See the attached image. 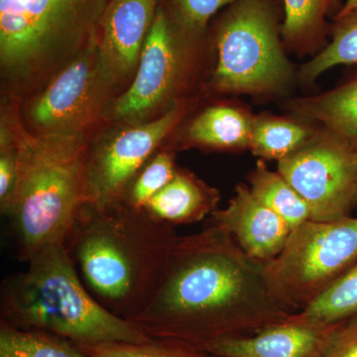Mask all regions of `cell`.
I'll return each mask as SVG.
<instances>
[{
    "instance_id": "12",
    "label": "cell",
    "mask_w": 357,
    "mask_h": 357,
    "mask_svg": "<svg viewBox=\"0 0 357 357\" xmlns=\"http://www.w3.org/2000/svg\"><path fill=\"white\" fill-rule=\"evenodd\" d=\"M159 0H109L98 29L103 67L115 84L136 73Z\"/></svg>"
},
{
    "instance_id": "30",
    "label": "cell",
    "mask_w": 357,
    "mask_h": 357,
    "mask_svg": "<svg viewBox=\"0 0 357 357\" xmlns=\"http://www.w3.org/2000/svg\"><path fill=\"white\" fill-rule=\"evenodd\" d=\"M356 204H357V189H356Z\"/></svg>"
},
{
    "instance_id": "15",
    "label": "cell",
    "mask_w": 357,
    "mask_h": 357,
    "mask_svg": "<svg viewBox=\"0 0 357 357\" xmlns=\"http://www.w3.org/2000/svg\"><path fill=\"white\" fill-rule=\"evenodd\" d=\"M220 191L206 185L185 169H176L175 175L150 199L145 210L160 222L177 227L203 220L218 210Z\"/></svg>"
},
{
    "instance_id": "26",
    "label": "cell",
    "mask_w": 357,
    "mask_h": 357,
    "mask_svg": "<svg viewBox=\"0 0 357 357\" xmlns=\"http://www.w3.org/2000/svg\"><path fill=\"white\" fill-rule=\"evenodd\" d=\"M77 347L91 357H202L185 347L153 344L151 340L142 344L105 342Z\"/></svg>"
},
{
    "instance_id": "29",
    "label": "cell",
    "mask_w": 357,
    "mask_h": 357,
    "mask_svg": "<svg viewBox=\"0 0 357 357\" xmlns=\"http://www.w3.org/2000/svg\"><path fill=\"white\" fill-rule=\"evenodd\" d=\"M357 10V0H347L344 6L340 9V13H337V17L347 15V14L352 13V11Z\"/></svg>"
},
{
    "instance_id": "13",
    "label": "cell",
    "mask_w": 357,
    "mask_h": 357,
    "mask_svg": "<svg viewBox=\"0 0 357 357\" xmlns=\"http://www.w3.org/2000/svg\"><path fill=\"white\" fill-rule=\"evenodd\" d=\"M338 324L314 323L295 312L251 335L220 338L204 349L217 357H319Z\"/></svg>"
},
{
    "instance_id": "10",
    "label": "cell",
    "mask_w": 357,
    "mask_h": 357,
    "mask_svg": "<svg viewBox=\"0 0 357 357\" xmlns=\"http://www.w3.org/2000/svg\"><path fill=\"white\" fill-rule=\"evenodd\" d=\"M278 172L307 202L312 220H337L357 206V151L325 129L278 161Z\"/></svg>"
},
{
    "instance_id": "9",
    "label": "cell",
    "mask_w": 357,
    "mask_h": 357,
    "mask_svg": "<svg viewBox=\"0 0 357 357\" xmlns=\"http://www.w3.org/2000/svg\"><path fill=\"white\" fill-rule=\"evenodd\" d=\"M114 84L103 67L96 36L28 105L33 133L86 134L105 110Z\"/></svg>"
},
{
    "instance_id": "24",
    "label": "cell",
    "mask_w": 357,
    "mask_h": 357,
    "mask_svg": "<svg viewBox=\"0 0 357 357\" xmlns=\"http://www.w3.org/2000/svg\"><path fill=\"white\" fill-rule=\"evenodd\" d=\"M176 169L173 152H157L131 180L121 203L135 211H144L150 199L172 180Z\"/></svg>"
},
{
    "instance_id": "4",
    "label": "cell",
    "mask_w": 357,
    "mask_h": 357,
    "mask_svg": "<svg viewBox=\"0 0 357 357\" xmlns=\"http://www.w3.org/2000/svg\"><path fill=\"white\" fill-rule=\"evenodd\" d=\"M24 271L4 279L0 307L6 325L39 331L77 345L151 340L139 326L107 311L79 279L64 244L35 253Z\"/></svg>"
},
{
    "instance_id": "28",
    "label": "cell",
    "mask_w": 357,
    "mask_h": 357,
    "mask_svg": "<svg viewBox=\"0 0 357 357\" xmlns=\"http://www.w3.org/2000/svg\"><path fill=\"white\" fill-rule=\"evenodd\" d=\"M319 357H357V314L338 324Z\"/></svg>"
},
{
    "instance_id": "8",
    "label": "cell",
    "mask_w": 357,
    "mask_h": 357,
    "mask_svg": "<svg viewBox=\"0 0 357 357\" xmlns=\"http://www.w3.org/2000/svg\"><path fill=\"white\" fill-rule=\"evenodd\" d=\"M192 42L159 6L132 84L112 103L110 119L128 126L142 123L177 105L173 102L187 74Z\"/></svg>"
},
{
    "instance_id": "23",
    "label": "cell",
    "mask_w": 357,
    "mask_h": 357,
    "mask_svg": "<svg viewBox=\"0 0 357 357\" xmlns=\"http://www.w3.org/2000/svg\"><path fill=\"white\" fill-rule=\"evenodd\" d=\"M335 20L331 43L301 70V79L306 83L335 66L357 63V10Z\"/></svg>"
},
{
    "instance_id": "14",
    "label": "cell",
    "mask_w": 357,
    "mask_h": 357,
    "mask_svg": "<svg viewBox=\"0 0 357 357\" xmlns=\"http://www.w3.org/2000/svg\"><path fill=\"white\" fill-rule=\"evenodd\" d=\"M210 220L227 231L249 257L265 264L280 255L292 231L245 184L236 185L227 208L213 211Z\"/></svg>"
},
{
    "instance_id": "7",
    "label": "cell",
    "mask_w": 357,
    "mask_h": 357,
    "mask_svg": "<svg viewBox=\"0 0 357 357\" xmlns=\"http://www.w3.org/2000/svg\"><path fill=\"white\" fill-rule=\"evenodd\" d=\"M356 263L357 218L309 220L291 231L280 255L265 265V273L277 299L298 312Z\"/></svg>"
},
{
    "instance_id": "1",
    "label": "cell",
    "mask_w": 357,
    "mask_h": 357,
    "mask_svg": "<svg viewBox=\"0 0 357 357\" xmlns=\"http://www.w3.org/2000/svg\"><path fill=\"white\" fill-rule=\"evenodd\" d=\"M265 263L248 255L211 220L178 236L159 287L134 323L147 335L197 342L251 333L291 314L268 283Z\"/></svg>"
},
{
    "instance_id": "2",
    "label": "cell",
    "mask_w": 357,
    "mask_h": 357,
    "mask_svg": "<svg viewBox=\"0 0 357 357\" xmlns=\"http://www.w3.org/2000/svg\"><path fill=\"white\" fill-rule=\"evenodd\" d=\"M178 237L175 227L146 211L84 204L63 244L91 295L134 323L156 293Z\"/></svg>"
},
{
    "instance_id": "5",
    "label": "cell",
    "mask_w": 357,
    "mask_h": 357,
    "mask_svg": "<svg viewBox=\"0 0 357 357\" xmlns=\"http://www.w3.org/2000/svg\"><path fill=\"white\" fill-rule=\"evenodd\" d=\"M109 0H0V65L11 84L59 70L98 36Z\"/></svg>"
},
{
    "instance_id": "19",
    "label": "cell",
    "mask_w": 357,
    "mask_h": 357,
    "mask_svg": "<svg viewBox=\"0 0 357 357\" xmlns=\"http://www.w3.org/2000/svg\"><path fill=\"white\" fill-rule=\"evenodd\" d=\"M314 133L306 124L275 115H260L253 119L249 150L259 158L280 161Z\"/></svg>"
},
{
    "instance_id": "3",
    "label": "cell",
    "mask_w": 357,
    "mask_h": 357,
    "mask_svg": "<svg viewBox=\"0 0 357 357\" xmlns=\"http://www.w3.org/2000/svg\"><path fill=\"white\" fill-rule=\"evenodd\" d=\"M6 122L17 147L18 175L6 215L20 260L64 243L86 201L89 144L84 134H36L11 112Z\"/></svg>"
},
{
    "instance_id": "6",
    "label": "cell",
    "mask_w": 357,
    "mask_h": 357,
    "mask_svg": "<svg viewBox=\"0 0 357 357\" xmlns=\"http://www.w3.org/2000/svg\"><path fill=\"white\" fill-rule=\"evenodd\" d=\"M281 28L268 0H237L220 18L213 86L223 93L272 95L292 79Z\"/></svg>"
},
{
    "instance_id": "11",
    "label": "cell",
    "mask_w": 357,
    "mask_h": 357,
    "mask_svg": "<svg viewBox=\"0 0 357 357\" xmlns=\"http://www.w3.org/2000/svg\"><path fill=\"white\" fill-rule=\"evenodd\" d=\"M184 112V107L177 103L156 119L128 126L89 146L86 204L103 208L121 203L131 180L156 154Z\"/></svg>"
},
{
    "instance_id": "18",
    "label": "cell",
    "mask_w": 357,
    "mask_h": 357,
    "mask_svg": "<svg viewBox=\"0 0 357 357\" xmlns=\"http://www.w3.org/2000/svg\"><path fill=\"white\" fill-rule=\"evenodd\" d=\"M248 180L253 196L280 215L291 229L311 220V211L304 198L280 173L269 170L263 160H258Z\"/></svg>"
},
{
    "instance_id": "20",
    "label": "cell",
    "mask_w": 357,
    "mask_h": 357,
    "mask_svg": "<svg viewBox=\"0 0 357 357\" xmlns=\"http://www.w3.org/2000/svg\"><path fill=\"white\" fill-rule=\"evenodd\" d=\"M335 0H284L285 20L282 38L289 49L309 52L321 41L326 14Z\"/></svg>"
},
{
    "instance_id": "16",
    "label": "cell",
    "mask_w": 357,
    "mask_h": 357,
    "mask_svg": "<svg viewBox=\"0 0 357 357\" xmlns=\"http://www.w3.org/2000/svg\"><path fill=\"white\" fill-rule=\"evenodd\" d=\"M253 119L237 107L213 105L189 124L185 145L223 151L249 149Z\"/></svg>"
},
{
    "instance_id": "21",
    "label": "cell",
    "mask_w": 357,
    "mask_h": 357,
    "mask_svg": "<svg viewBox=\"0 0 357 357\" xmlns=\"http://www.w3.org/2000/svg\"><path fill=\"white\" fill-rule=\"evenodd\" d=\"M70 340L2 324L0 357H91Z\"/></svg>"
},
{
    "instance_id": "17",
    "label": "cell",
    "mask_w": 357,
    "mask_h": 357,
    "mask_svg": "<svg viewBox=\"0 0 357 357\" xmlns=\"http://www.w3.org/2000/svg\"><path fill=\"white\" fill-rule=\"evenodd\" d=\"M293 109L305 119L319 122L357 151V77L321 95L296 100Z\"/></svg>"
},
{
    "instance_id": "27",
    "label": "cell",
    "mask_w": 357,
    "mask_h": 357,
    "mask_svg": "<svg viewBox=\"0 0 357 357\" xmlns=\"http://www.w3.org/2000/svg\"><path fill=\"white\" fill-rule=\"evenodd\" d=\"M18 175L17 147L10 129L1 119L0 130V206L6 215L13 201Z\"/></svg>"
},
{
    "instance_id": "22",
    "label": "cell",
    "mask_w": 357,
    "mask_h": 357,
    "mask_svg": "<svg viewBox=\"0 0 357 357\" xmlns=\"http://www.w3.org/2000/svg\"><path fill=\"white\" fill-rule=\"evenodd\" d=\"M300 318L333 325L357 314V263L301 312Z\"/></svg>"
},
{
    "instance_id": "25",
    "label": "cell",
    "mask_w": 357,
    "mask_h": 357,
    "mask_svg": "<svg viewBox=\"0 0 357 357\" xmlns=\"http://www.w3.org/2000/svg\"><path fill=\"white\" fill-rule=\"evenodd\" d=\"M237 0H170V16L185 36L192 41L201 37L208 20L222 7L230 6Z\"/></svg>"
}]
</instances>
